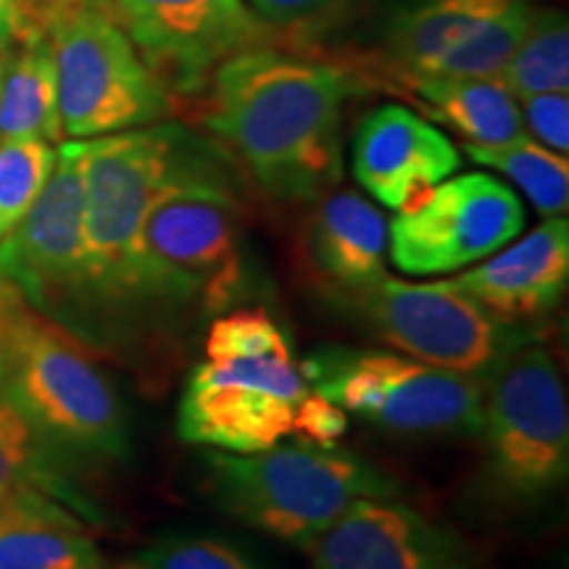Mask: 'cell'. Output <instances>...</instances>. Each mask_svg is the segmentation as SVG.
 <instances>
[{"label":"cell","instance_id":"cell-1","mask_svg":"<svg viewBox=\"0 0 569 569\" xmlns=\"http://www.w3.org/2000/svg\"><path fill=\"white\" fill-rule=\"evenodd\" d=\"M203 124L261 193L298 203L343 174V71L272 48H246L213 69Z\"/></svg>","mask_w":569,"mask_h":569},{"label":"cell","instance_id":"cell-2","mask_svg":"<svg viewBox=\"0 0 569 569\" xmlns=\"http://www.w3.org/2000/svg\"><path fill=\"white\" fill-rule=\"evenodd\" d=\"M0 386L46 438L88 457L124 459L122 401L69 327L0 282Z\"/></svg>","mask_w":569,"mask_h":569},{"label":"cell","instance_id":"cell-3","mask_svg":"<svg viewBox=\"0 0 569 569\" xmlns=\"http://www.w3.org/2000/svg\"><path fill=\"white\" fill-rule=\"evenodd\" d=\"M140 303L222 315L248 293L243 209L203 156L151 206L138 238Z\"/></svg>","mask_w":569,"mask_h":569},{"label":"cell","instance_id":"cell-4","mask_svg":"<svg viewBox=\"0 0 569 569\" xmlns=\"http://www.w3.org/2000/svg\"><path fill=\"white\" fill-rule=\"evenodd\" d=\"M177 124L84 140V288L111 306H138V238L163 190L203 159Z\"/></svg>","mask_w":569,"mask_h":569},{"label":"cell","instance_id":"cell-5","mask_svg":"<svg viewBox=\"0 0 569 569\" xmlns=\"http://www.w3.org/2000/svg\"><path fill=\"white\" fill-rule=\"evenodd\" d=\"M227 515L296 549H309L353 501L396 498L398 486L353 451L298 440L259 453H206Z\"/></svg>","mask_w":569,"mask_h":569},{"label":"cell","instance_id":"cell-6","mask_svg":"<svg viewBox=\"0 0 569 569\" xmlns=\"http://www.w3.org/2000/svg\"><path fill=\"white\" fill-rule=\"evenodd\" d=\"M303 380L343 411L409 436H482L486 382L388 351L325 348Z\"/></svg>","mask_w":569,"mask_h":569},{"label":"cell","instance_id":"cell-7","mask_svg":"<svg viewBox=\"0 0 569 569\" xmlns=\"http://www.w3.org/2000/svg\"><path fill=\"white\" fill-rule=\"evenodd\" d=\"M488 469L509 501L532 503L569 472V407L549 348L522 343L486 382Z\"/></svg>","mask_w":569,"mask_h":569},{"label":"cell","instance_id":"cell-8","mask_svg":"<svg viewBox=\"0 0 569 569\" xmlns=\"http://www.w3.org/2000/svg\"><path fill=\"white\" fill-rule=\"evenodd\" d=\"M338 301L390 348L480 382H488L519 346L532 340L525 327L490 317L453 280L403 282L386 274Z\"/></svg>","mask_w":569,"mask_h":569},{"label":"cell","instance_id":"cell-9","mask_svg":"<svg viewBox=\"0 0 569 569\" xmlns=\"http://www.w3.org/2000/svg\"><path fill=\"white\" fill-rule=\"evenodd\" d=\"M48 38L59 77L61 130L69 138L134 130L172 111L169 92L111 11H71L53 21Z\"/></svg>","mask_w":569,"mask_h":569},{"label":"cell","instance_id":"cell-10","mask_svg":"<svg viewBox=\"0 0 569 569\" xmlns=\"http://www.w3.org/2000/svg\"><path fill=\"white\" fill-rule=\"evenodd\" d=\"M309 393L293 351L206 361L188 377L177 432L196 446L259 453L290 436L296 407Z\"/></svg>","mask_w":569,"mask_h":569},{"label":"cell","instance_id":"cell-11","mask_svg":"<svg viewBox=\"0 0 569 569\" xmlns=\"http://www.w3.org/2000/svg\"><path fill=\"white\" fill-rule=\"evenodd\" d=\"M525 227L509 184L490 174L438 182L388 224L393 264L407 274H448L501 251Z\"/></svg>","mask_w":569,"mask_h":569},{"label":"cell","instance_id":"cell-12","mask_svg":"<svg viewBox=\"0 0 569 569\" xmlns=\"http://www.w3.org/2000/svg\"><path fill=\"white\" fill-rule=\"evenodd\" d=\"M84 140L56 151V167L38 201L0 238V282L53 317L69 311L84 288Z\"/></svg>","mask_w":569,"mask_h":569},{"label":"cell","instance_id":"cell-13","mask_svg":"<svg viewBox=\"0 0 569 569\" xmlns=\"http://www.w3.org/2000/svg\"><path fill=\"white\" fill-rule=\"evenodd\" d=\"M113 19L163 90L201 92L213 69L259 38L243 0H113Z\"/></svg>","mask_w":569,"mask_h":569},{"label":"cell","instance_id":"cell-14","mask_svg":"<svg viewBox=\"0 0 569 569\" xmlns=\"http://www.w3.org/2000/svg\"><path fill=\"white\" fill-rule=\"evenodd\" d=\"M311 569H478L457 532L396 498H361L306 549Z\"/></svg>","mask_w":569,"mask_h":569},{"label":"cell","instance_id":"cell-15","mask_svg":"<svg viewBox=\"0 0 569 569\" xmlns=\"http://www.w3.org/2000/svg\"><path fill=\"white\" fill-rule=\"evenodd\" d=\"M459 163L457 146L403 106L372 111L353 134V177L388 209H407Z\"/></svg>","mask_w":569,"mask_h":569},{"label":"cell","instance_id":"cell-16","mask_svg":"<svg viewBox=\"0 0 569 569\" xmlns=\"http://www.w3.org/2000/svg\"><path fill=\"white\" fill-rule=\"evenodd\" d=\"M569 280V222L551 217L528 238L469 269L453 284L490 317L528 327L559 309Z\"/></svg>","mask_w":569,"mask_h":569},{"label":"cell","instance_id":"cell-17","mask_svg":"<svg viewBox=\"0 0 569 569\" xmlns=\"http://www.w3.org/2000/svg\"><path fill=\"white\" fill-rule=\"evenodd\" d=\"M388 219L356 190L319 196L303 230V264L330 298L351 296L386 277Z\"/></svg>","mask_w":569,"mask_h":569},{"label":"cell","instance_id":"cell-18","mask_svg":"<svg viewBox=\"0 0 569 569\" xmlns=\"http://www.w3.org/2000/svg\"><path fill=\"white\" fill-rule=\"evenodd\" d=\"M0 511L98 522L101 511L48 457L46 436L0 393Z\"/></svg>","mask_w":569,"mask_h":569},{"label":"cell","instance_id":"cell-19","mask_svg":"<svg viewBox=\"0 0 569 569\" xmlns=\"http://www.w3.org/2000/svg\"><path fill=\"white\" fill-rule=\"evenodd\" d=\"M0 142L63 138L59 113V77L51 38L17 34L0 51Z\"/></svg>","mask_w":569,"mask_h":569},{"label":"cell","instance_id":"cell-20","mask_svg":"<svg viewBox=\"0 0 569 569\" xmlns=\"http://www.w3.org/2000/svg\"><path fill=\"white\" fill-rule=\"evenodd\" d=\"M425 109L453 127L472 146H507L528 138L517 98L496 80L469 77H417L403 82Z\"/></svg>","mask_w":569,"mask_h":569},{"label":"cell","instance_id":"cell-21","mask_svg":"<svg viewBox=\"0 0 569 569\" xmlns=\"http://www.w3.org/2000/svg\"><path fill=\"white\" fill-rule=\"evenodd\" d=\"M507 3L509 0H411L390 24V67L401 82L427 74L448 48Z\"/></svg>","mask_w":569,"mask_h":569},{"label":"cell","instance_id":"cell-22","mask_svg":"<svg viewBox=\"0 0 569 569\" xmlns=\"http://www.w3.org/2000/svg\"><path fill=\"white\" fill-rule=\"evenodd\" d=\"M0 569H101V553L82 522L0 511Z\"/></svg>","mask_w":569,"mask_h":569},{"label":"cell","instance_id":"cell-23","mask_svg":"<svg viewBox=\"0 0 569 569\" xmlns=\"http://www.w3.org/2000/svg\"><path fill=\"white\" fill-rule=\"evenodd\" d=\"M467 156L482 167L515 180L532 206L546 217H565L569 206V163L565 153L549 151L528 138L507 146H465Z\"/></svg>","mask_w":569,"mask_h":569},{"label":"cell","instance_id":"cell-24","mask_svg":"<svg viewBox=\"0 0 569 569\" xmlns=\"http://www.w3.org/2000/svg\"><path fill=\"white\" fill-rule=\"evenodd\" d=\"M496 80L515 98L567 92L569 24L565 13L532 11L528 34Z\"/></svg>","mask_w":569,"mask_h":569},{"label":"cell","instance_id":"cell-25","mask_svg":"<svg viewBox=\"0 0 569 569\" xmlns=\"http://www.w3.org/2000/svg\"><path fill=\"white\" fill-rule=\"evenodd\" d=\"M532 11L528 0H509L501 11L475 27L465 40L448 48L422 77H469L493 80L507 67L528 34ZM417 80V77H415ZM409 82V80H407Z\"/></svg>","mask_w":569,"mask_h":569},{"label":"cell","instance_id":"cell-26","mask_svg":"<svg viewBox=\"0 0 569 569\" xmlns=\"http://www.w3.org/2000/svg\"><path fill=\"white\" fill-rule=\"evenodd\" d=\"M56 148L46 140L0 142V238L17 227L51 180Z\"/></svg>","mask_w":569,"mask_h":569},{"label":"cell","instance_id":"cell-27","mask_svg":"<svg viewBox=\"0 0 569 569\" xmlns=\"http://www.w3.org/2000/svg\"><path fill=\"white\" fill-rule=\"evenodd\" d=\"M290 348L280 322L261 306L234 309L230 315L213 319L206 336V359H234V356H256Z\"/></svg>","mask_w":569,"mask_h":569},{"label":"cell","instance_id":"cell-28","mask_svg":"<svg viewBox=\"0 0 569 569\" xmlns=\"http://www.w3.org/2000/svg\"><path fill=\"white\" fill-rule=\"evenodd\" d=\"M146 569H264L238 546L206 536H163L140 553Z\"/></svg>","mask_w":569,"mask_h":569},{"label":"cell","instance_id":"cell-29","mask_svg":"<svg viewBox=\"0 0 569 569\" xmlns=\"http://www.w3.org/2000/svg\"><path fill=\"white\" fill-rule=\"evenodd\" d=\"M290 432L311 446H338V440L348 432V411L332 403L330 398L319 396L317 390H309L296 407Z\"/></svg>","mask_w":569,"mask_h":569},{"label":"cell","instance_id":"cell-30","mask_svg":"<svg viewBox=\"0 0 569 569\" xmlns=\"http://www.w3.org/2000/svg\"><path fill=\"white\" fill-rule=\"evenodd\" d=\"M522 101L525 130L557 153L569 151V98L567 92H540L519 98Z\"/></svg>","mask_w":569,"mask_h":569},{"label":"cell","instance_id":"cell-31","mask_svg":"<svg viewBox=\"0 0 569 569\" xmlns=\"http://www.w3.org/2000/svg\"><path fill=\"white\" fill-rule=\"evenodd\" d=\"M82 9L113 13V0H17L13 38L17 34H46L48 38V30L56 19Z\"/></svg>","mask_w":569,"mask_h":569},{"label":"cell","instance_id":"cell-32","mask_svg":"<svg viewBox=\"0 0 569 569\" xmlns=\"http://www.w3.org/2000/svg\"><path fill=\"white\" fill-rule=\"evenodd\" d=\"M330 0H251L253 11L259 13L261 19L274 21V24H290V21H298L309 13H315Z\"/></svg>","mask_w":569,"mask_h":569},{"label":"cell","instance_id":"cell-33","mask_svg":"<svg viewBox=\"0 0 569 569\" xmlns=\"http://www.w3.org/2000/svg\"><path fill=\"white\" fill-rule=\"evenodd\" d=\"M13 21H17V0H0V51L13 38Z\"/></svg>","mask_w":569,"mask_h":569},{"label":"cell","instance_id":"cell-34","mask_svg":"<svg viewBox=\"0 0 569 569\" xmlns=\"http://www.w3.org/2000/svg\"><path fill=\"white\" fill-rule=\"evenodd\" d=\"M0 77H3V61H0Z\"/></svg>","mask_w":569,"mask_h":569},{"label":"cell","instance_id":"cell-35","mask_svg":"<svg viewBox=\"0 0 569 569\" xmlns=\"http://www.w3.org/2000/svg\"><path fill=\"white\" fill-rule=\"evenodd\" d=\"M124 569H146V567H124Z\"/></svg>","mask_w":569,"mask_h":569}]
</instances>
